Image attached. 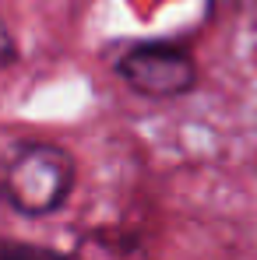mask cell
Here are the masks:
<instances>
[{
	"label": "cell",
	"mask_w": 257,
	"mask_h": 260,
	"mask_svg": "<svg viewBox=\"0 0 257 260\" xmlns=\"http://www.w3.org/2000/svg\"><path fill=\"white\" fill-rule=\"evenodd\" d=\"M78 190V158L43 137H25L0 148V204L21 218H53Z\"/></svg>",
	"instance_id": "6da1fadb"
},
{
	"label": "cell",
	"mask_w": 257,
	"mask_h": 260,
	"mask_svg": "<svg viewBox=\"0 0 257 260\" xmlns=\"http://www.w3.org/2000/svg\"><path fill=\"white\" fill-rule=\"evenodd\" d=\"M113 74L141 99H187L201 85L194 53L169 39H141L113 56Z\"/></svg>",
	"instance_id": "7a4b0ae2"
},
{
	"label": "cell",
	"mask_w": 257,
	"mask_h": 260,
	"mask_svg": "<svg viewBox=\"0 0 257 260\" xmlns=\"http://www.w3.org/2000/svg\"><path fill=\"white\" fill-rule=\"evenodd\" d=\"M0 260H81L78 253L32 243V239H14V236H0Z\"/></svg>",
	"instance_id": "3957f363"
},
{
	"label": "cell",
	"mask_w": 257,
	"mask_h": 260,
	"mask_svg": "<svg viewBox=\"0 0 257 260\" xmlns=\"http://www.w3.org/2000/svg\"><path fill=\"white\" fill-rule=\"evenodd\" d=\"M18 60H21V46L14 39V32L0 21V71H11Z\"/></svg>",
	"instance_id": "277c9868"
}]
</instances>
